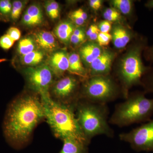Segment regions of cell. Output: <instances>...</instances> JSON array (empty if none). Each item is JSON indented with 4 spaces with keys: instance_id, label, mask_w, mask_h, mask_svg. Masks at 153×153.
Listing matches in <instances>:
<instances>
[{
    "instance_id": "6da1fadb",
    "label": "cell",
    "mask_w": 153,
    "mask_h": 153,
    "mask_svg": "<svg viewBox=\"0 0 153 153\" xmlns=\"http://www.w3.org/2000/svg\"><path fill=\"white\" fill-rule=\"evenodd\" d=\"M44 119L45 108L40 96L25 94L18 97L9 105L3 122L7 142L16 149L25 147L36 126Z\"/></svg>"
},
{
    "instance_id": "7a4b0ae2",
    "label": "cell",
    "mask_w": 153,
    "mask_h": 153,
    "mask_svg": "<svg viewBox=\"0 0 153 153\" xmlns=\"http://www.w3.org/2000/svg\"><path fill=\"white\" fill-rule=\"evenodd\" d=\"M46 119L55 136L62 140L73 139L89 146L82 134L75 115V107L60 104L49 96L41 97Z\"/></svg>"
},
{
    "instance_id": "3957f363",
    "label": "cell",
    "mask_w": 153,
    "mask_h": 153,
    "mask_svg": "<svg viewBox=\"0 0 153 153\" xmlns=\"http://www.w3.org/2000/svg\"><path fill=\"white\" fill-rule=\"evenodd\" d=\"M75 113L79 128L89 144L97 136L105 135L111 138L114 137V131L109 123L107 104L80 99L76 103Z\"/></svg>"
},
{
    "instance_id": "277c9868",
    "label": "cell",
    "mask_w": 153,
    "mask_h": 153,
    "mask_svg": "<svg viewBox=\"0 0 153 153\" xmlns=\"http://www.w3.org/2000/svg\"><path fill=\"white\" fill-rule=\"evenodd\" d=\"M145 94H128L124 101L116 105L109 118L110 124L123 127L150 120L153 114V98H147Z\"/></svg>"
},
{
    "instance_id": "5b68a950",
    "label": "cell",
    "mask_w": 153,
    "mask_h": 153,
    "mask_svg": "<svg viewBox=\"0 0 153 153\" xmlns=\"http://www.w3.org/2000/svg\"><path fill=\"white\" fill-rule=\"evenodd\" d=\"M145 47V41L141 39L132 47L121 61L118 76L125 99L128 96L130 88L134 85H141L143 76L149 69L144 66L142 59V52Z\"/></svg>"
},
{
    "instance_id": "8992f818",
    "label": "cell",
    "mask_w": 153,
    "mask_h": 153,
    "mask_svg": "<svg viewBox=\"0 0 153 153\" xmlns=\"http://www.w3.org/2000/svg\"><path fill=\"white\" fill-rule=\"evenodd\" d=\"M120 91L116 82L108 75L89 76L83 80L79 100L107 104L118 97Z\"/></svg>"
},
{
    "instance_id": "52a82bcc",
    "label": "cell",
    "mask_w": 153,
    "mask_h": 153,
    "mask_svg": "<svg viewBox=\"0 0 153 153\" xmlns=\"http://www.w3.org/2000/svg\"><path fill=\"white\" fill-rule=\"evenodd\" d=\"M79 80L73 75L61 77L53 82L49 90V96L60 104L76 106L79 100Z\"/></svg>"
},
{
    "instance_id": "ba28073f",
    "label": "cell",
    "mask_w": 153,
    "mask_h": 153,
    "mask_svg": "<svg viewBox=\"0 0 153 153\" xmlns=\"http://www.w3.org/2000/svg\"><path fill=\"white\" fill-rule=\"evenodd\" d=\"M119 137L137 152H153V119L128 132L120 134Z\"/></svg>"
},
{
    "instance_id": "9c48e42d",
    "label": "cell",
    "mask_w": 153,
    "mask_h": 153,
    "mask_svg": "<svg viewBox=\"0 0 153 153\" xmlns=\"http://www.w3.org/2000/svg\"><path fill=\"white\" fill-rule=\"evenodd\" d=\"M24 74L29 88L41 97L49 96V90L53 84L54 74L48 66L29 67Z\"/></svg>"
},
{
    "instance_id": "30bf717a",
    "label": "cell",
    "mask_w": 153,
    "mask_h": 153,
    "mask_svg": "<svg viewBox=\"0 0 153 153\" xmlns=\"http://www.w3.org/2000/svg\"><path fill=\"white\" fill-rule=\"evenodd\" d=\"M114 57V53L112 51L103 50L89 66L90 76L108 75Z\"/></svg>"
},
{
    "instance_id": "8fae6325",
    "label": "cell",
    "mask_w": 153,
    "mask_h": 153,
    "mask_svg": "<svg viewBox=\"0 0 153 153\" xmlns=\"http://www.w3.org/2000/svg\"><path fill=\"white\" fill-rule=\"evenodd\" d=\"M49 67L53 74L57 77L63 76L69 68L68 55L64 51H57L50 56L48 62Z\"/></svg>"
},
{
    "instance_id": "7c38bea8",
    "label": "cell",
    "mask_w": 153,
    "mask_h": 153,
    "mask_svg": "<svg viewBox=\"0 0 153 153\" xmlns=\"http://www.w3.org/2000/svg\"><path fill=\"white\" fill-rule=\"evenodd\" d=\"M103 51V49L98 43L89 41L80 47L79 55L81 60L86 65L90 66L91 64L101 55Z\"/></svg>"
},
{
    "instance_id": "4fadbf2b",
    "label": "cell",
    "mask_w": 153,
    "mask_h": 153,
    "mask_svg": "<svg viewBox=\"0 0 153 153\" xmlns=\"http://www.w3.org/2000/svg\"><path fill=\"white\" fill-rule=\"evenodd\" d=\"M34 39L38 47L47 52H52L58 47L54 35L49 31L37 32L34 35Z\"/></svg>"
},
{
    "instance_id": "5bb4252c",
    "label": "cell",
    "mask_w": 153,
    "mask_h": 153,
    "mask_svg": "<svg viewBox=\"0 0 153 153\" xmlns=\"http://www.w3.org/2000/svg\"><path fill=\"white\" fill-rule=\"evenodd\" d=\"M111 35L114 45L118 49L126 47L131 39V35L128 30L120 25H114Z\"/></svg>"
},
{
    "instance_id": "9a60e30c",
    "label": "cell",
    "mask_w": 153,
    "mask_h": 153,
    "mask_svg": "<svg viewBox=\"0 0 153 153\" xmlns=\"http://www.w3.org/2000/svg\"><path fill=\"white\" fill-rule=\"evenodd\" d=\"M69 68L68 71L71 74L85 79L88 78L87 72L82 65L79 54L72 53L68 55Z\"/></svg>"
},
{
    "instance_id": "2e32d148",
    "label": "cell",
    "mask_w": 153,
    "mask_h": 153,
    "mask_svg": "<svg viewBox=\"0 0 153 153\" xmlns=\"http://www.w3.org/2000/svg\"><path fill=\"white\" fill-rule=\"evenodd\" d=\"M63 142V147L59 153H89L88 146L77 140L66 139Z\"/></svg>"
},
{
    "instance_id": "e0dca14e",
    "label": "cell",
    "mask_w": 153,
    "mask_h": 153,
    "mask_svg": "<svg viewBox=\"0 0 153 153\" xmlns=\"http://www.w3.org/2000/svg\"><path fill=\"white\" fill-rule=\"evenodd\" d=\"M74 30L75 28L73 23L68 21H64L58 24L55 28V33L61 42L68 44L70 42Z\"/></svg>"
},
{
    "instance_id": "ac0fdd59",
    "label": "cell",
    "mask_w": 153,
    "mask_h": 153,
    "mask_svg": "<svg viewBox=\"0 0 153 153\" xmlns=\"http://www.w3.org/2000/svg\"><path fill=\"white\" fill-rule=\"evenodd\" d=\"M45 57L44 52L39 50H35L27 55L22 56L21 62L24 65L35 66L41 63Z\"/></svg>"
},
{
    "instance_id": "d6986e66",
    "label": "cell",
    "mask_w": 153,
    "mask_h": 153,
    "mask_svg": "<svg viewBox=\"0 0 153 153\" xmlns=\"http://www.w3.org/2000/svg\"><path fill=\"white\" fill-rule=\"evenodd\" d=\"M36 45L35 40L31 37L22 38L18 44V52L22 56H24L36 50Z\"/></svg>"
},
{
    "instance_id": "ffe728a7",
    "label": "cell",
    "mask_w": 153,
    "mask_h": 153,
    "mask_svg": "<svg viewBox=\"0 0 153 153\" xmlns=\"http://www.w3.org/2000/svg\"><path fill=\"white\" fill-rule=\"evenodd\" d=\"M113 8L120 13L125 15L131 13L133 7V1L130 0H113L111 1Z\"/></svg>"
},
{
    "instance_id": "44dd1931",
    "label": "cell",
    "mask_w": 153,
    "mask_h": 153,
    "mask_svg": "<svg viewBox=\"0 0 153 153\" xmlns=\"http://www.w3.org/2000/svg\"><path fill=\"white\" fill-rule=\"evenodd\" d=\"M26 13L33 19L36 26L40 25L43 22L42 11L40 6L38 5H31L28 8Z\"/></svg>"
},
{
    "instance_id": "7402d4cb",
    "label": "cell",
    "mask_w": 153,
    "mask_h": 153,
    "mask_svg": "<svg viewBox=\"0 0 153 153\" xmlns=\"http://www.w3.org/2000/svg\"><path fill=\"white\" fill-rule=\"evenodd\" d=\"M141 85L143 86L145 93H153V68H149L143 76Z\"/></svg>"
},
{
    "instance_id": "603a6c76",
    "label": "cell",
    "mask_w": 153,
    "mask_h": 153,
    "mask_svg": "<svg viewBox=\"0 0 153 153\" xmlns=\"http://www.w3.org/2000/svg\"><path fill=\"white\" fill-rule=\"evenodd\" d=\"M103 17L105 20L110 22H116L121 19L120 13L113 8H108L105 10Z\"/></svg>"
},
{
    "instance_id": "cb8c5ba5",
    "label": "cell",
    "mask_w": 153,
    "mask_h": 153,
    "mask_svg": "<svg viewBox=\"0 0 153 153\" xmlns=\"http://www.w3.org/2000/svg\"><path fill=\"white\" fill-rule=\"evenodd\" d=\"M24 6V3L21 1H16L13 2L11 11V17L13 20H16L19 19Z\"/></svg>"
},
{
    "instance_id": "d4e9b609",
    "label": "cell",
    "mask_w": 153,
    "mask_h": 153,
    "mask_svg": "<svg viewBox=\"0 0 153 153\" xmlns=\"http://www.w3.org/2000/svg\"><path fill=\"white\" fill-rule=\"evenodd\" d=\"M15 42L7 34H5L0 38V47L5 50H8L13 47Z\"/></svg>"
},
{
    "instance_id": "484cf974",
    "label": "cell",
    "mask_w": 153,
    "mask_h": 153,
    "mask_svg": "<svg viewBox=\"0 0 153 153\" xmlns=\"http://www.w3.org/2000/svg\"><path fill=\"white\" fill-rule=\"evenodd\" d=\"M112 40V36L109 33H100L97 38V43L100 47L107 46Z\"/></svg>"
},
{
    "instance_id": "4316f807",
    "label": "cell",
    "mask_w": 153,
    "mask_h": 153,
    "mask_svg": "<svg viewBox=\"0 0 153 153\" xmlns=\"http://www.w3.org/2000/svg\"><path fill=\"white\" fill-rule=\"evenodd\" d=\"M12 4L8 0L0 1V12L4 14H8L11 12Z\"/></svg>"
},
{
    "instance_id": "83f0119b",
    "label": "cell",
    "mask_w": 153,
    "mask_h": 153,
    "mask_svg": "<svg viewBox=\"0 0 153 153\" xmlns=\"http://www.w3.org/2000/svg\"><path fill=\"white\" fill-rule=\"evenodd\" d=\"M7 34L15 41H18L21 38V31L18 28L15 27H12L9 29Z\"/></svg>"
},
{
    "instance_id": "f1b7e54d",
    "label": "cell",
    "mask_w": 153,
    "mask_h": 153,
    "mask_svg": "<svg viewBox=\"0 0 153 153\" xmlns=\"http://www.w3.org/2000/svg\"><path fill=\"white\" fill-rule=\"evenodd\" d=\"M98 27L100 33H109L111 29V23L106 20L102 21L100 23Z\"/></svg>"
},
{
    "instance_id": "f546056e",
    "label": "cell",
    "mask_w": 153,
    "mask_h": 153,
    "mask_svg": "<svg viewBox=\"0 0 153 153\" xmlns=\"http://www.w3.org/2000/svg\"><path fill=\"white\" fill-rule=\"evenodd\" d=\"M85 35H85V33L79 34V35H76V34L72 33L70 42L74 45H78L84 41Z\"/></svg>"
},
{
    "instance_id": "4dcf8cb0",
    "label": "cell",
    "mask_w": 153,
    "mask_h": 153,
    "mask_svg": "<svg viewBox=\"0 0 153 153\" xmlns=\"http://www.w3.org/2000/svg\"><path fill=\"white\" fill-rule=\"evenodd\" d=\"M69 17H70L72 22L77 26H82L85 23V20H83V19L76 15V14L74 13L73 12L71 13L70 16H69Z\"/></svg>"
},
{
    "instance_id": "1f68e13d",
    "label": "cell",
    "mask_w": 153,
    "mask_h": 153,
    "mask_svg": "<svg viewBox=\"0 0 153 153\" xmlns=\"http://www.w3.org/2000/svg\"><path fill=\"white\" fill-rule=\"evenodd\" d=\"M49 3L53 10L55 19H56L59 17L60 14V7L59 4L55 1H51L49 2Z\"/></svg>"
},
{
    "instance_id": "d6a6232c",
    "label": "cell",
    "mask_w": 153,
    "mask_h": 153,
    "mask_svg": "<svg viewBox=\"0 0 153 153\" xmlns=\"http://www.w3.org/2000/svg\"><path fill=\"white\" fill-rule=\"evenodd\" d=\"M102 1L101 0H90L89 1V5L94 10H97L101 7Z\"/></svg>"
},
{
    "instance_id": "836d02e7",
    "label": "cell",
    "mask_w": 153,
    "mask_h": 153,
    "mask_svg": "<svg viewBox=\"0 0 153 153\" xmlns=\"http://www.w3.org/2000/svg\"><path fill=\"white\" fill-rule=\"evenodd\" d=\"M22 20H23V22L24 24L26 25H27V26H36L35 23H34V22H33V19H31V17H30V16H29V15H28L26 12H25L24 16H23Z\"/></svg>"
},
{
    "instance_id": "e575fe53",
    "label": "cell",
    "mask_w": 153,
    "mask_h": 153,
    "mask_svg": "<svg viewBox=\"0 0 153 153\" xmlns=\"http://www.w3.org/2000/svg\"><path fill=\"white\" fill-rule=\"evenodd\" d=\"M73 13L76 14L77 16H79V17L82 18L85 21L87 19L88 15L87 13L82 9H77L76 10L74 11Z\"/></svg>"
},
{
    "instance_id": "d590c367",
    "label": "cell",
    "mask_w": 153,
    "mask_h": 153,
    "mask_svg": "<svg viewBox=\"0 0 153 153\" xmlns=\"http://www.w3.org/2000/svg\"><path fill=\"white\" fill-rule=\"evenodd\" d=\"M45 9H46V12H47V14L51 19H55V15H54V13H53V10L52 8L51 5H50L49 2L47 3L45 5Z\"/></svg>"
},
{
    "instance_id": "8d00e7d4",
    "label": "cell",
    "mask_w": 153,
    "mask_h": 153,
    "mask_svg": "<svg viewBox=\"0 0 153 153\" xmlns=\"http://www.w3.org/2000/svg\"><path fill=\"white\" fill-rule=\"evenodd\" d=\"M146 57L148 60L153 62V46L147 49L146 52Z\"/></svg>"
},
{
    "instance_id": "74e56055",
    "label": "cell",
    "mask_w": 153,
    "mask_h": 153,
    "mask_svg": "<svg viewBox=\"0 0 153 153\" xmlns=\"http://www.w3.org/2000/svg\"><path fill=\"white\" fill-rule=\"evenodd\" d=\"M98 27L97 25H91L90 27L88 28V30L86 32V35L88 37H89V36L92 34V33L94 32L95 30H97L98 29Z\"/></svg>"
},
{
    "instance_id": "f35d334b",
    "label": "cell",
    "mask_w": 153,
    "mask_h": 153,
    "mask_svg": "<svg viewBox=\"0 0 153 153\" xmlns=\"http://www.w3.org/2000/svg\"><path fill=\"white\" fill-rule=\"evenodd\" d=\"M145 6L148 8L150 9H152L153 8V0H151V1H148L146 3Z\"/></svg>"
},
{
    "instance_id": "ab89813d",
    "label": "cell",
    "mask_w": 153,
    "mask_h": 153,
    "mask_svg": "<svg viewBox=\"0 0 153 153\" xmlns=\"http://www.w3.org/2000/svg\"><path fill=\"white\" fill-rule=\"evenodd\" d=\"M7 60L4 58H2V59H0V63H2V62H4V61H7Z\"/></svg>"
}]
</instances>
